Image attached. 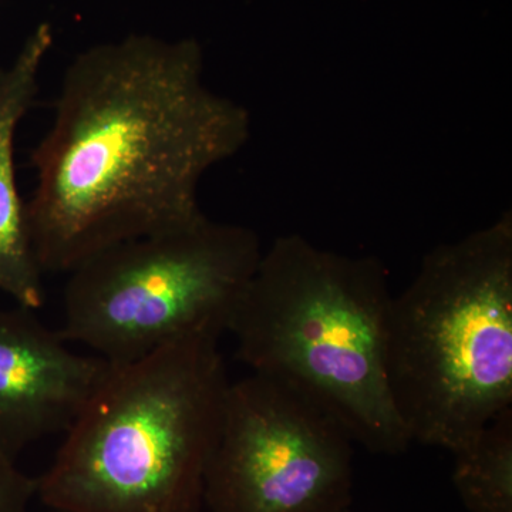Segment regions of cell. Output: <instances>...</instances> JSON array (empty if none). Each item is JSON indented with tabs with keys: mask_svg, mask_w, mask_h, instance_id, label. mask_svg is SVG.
Instances as JSON below:
<instances>
[{
	"mask_svg": "<svg viewBox=\"0 0 512 512\" xmlns=\"http://www.w3.org/2000/svg\"><path fill=\"white\" fill-rule=\"evenodd\" d=\"M251 137V117L204 82L195 40L131 35L80 53L33 150L30 235L43 274L204 215L198 188Z\"/></svg>",
	"mask_w": 512,
	"mask_h": 512,
	"instance_id": "obj_1",
	"label": "cell"
},
{
	"mask_svg": "<svg viewBox=\"0 0 512 512\" xmlns=\"http://www.w3.org/2000/svg\"><path fill=\"white\" fill-rule=\"evenodd\" d=\"M392 298L376 256L284 235L262 252L228 332L254 375L301 394L370 453L399 456L412 440L387 382Z\"/></svg>",
	"mask_w": 512,
	"mask_h": 512,
	"instance_id": "obj_2",
	"label": "cell"
},
{
	"mask_svg": "<svg viewBox=\"0 0 512 512\" xmlns=\"http://www.w3.org/2000/svg\"><path fill=\"white\" fill-rule=\"evenodd\" d=\"M200 333L113 365L37 477L60 512H200L229 380Z\"/></svg>",
	"mask_w": 512,
	"mask_h": 512,
	"instance_id": "obj_3",
	"label": "cell"
},
{
	"mask_svg": "<svg viewBox=\"0 0 512 512\" xmlns=\"http://www.w3.org/2000/svg\"><path fill=\"white\" fill-rule=\"evenodd\" d=\"M390 394L412 443L453 453L512 407V214L431 249L387 315Z\"/></svg>",
	"mask_w": 512,
	"mask_h": 512,
	"instance_id": "obj_4",
	"label": "cell"
},
{
	"mask_svg": "<svg viewBox=\"0 0 512 512\" xmlns=\"http://www.w3.org/2000/svg\"><path fill=\"white\" fill-rule=\"evenodd\" d=\"M251 228L212 221L123 242L70 272L60 335L113 365L228 332L262 256Z\"/></svg>",
	"mask_w": 512,
	"mask_h": 512,
	"instance_id": "obj_5",
	"label": "cell"
},
{
	"mask_svg": "<svg viewBox=\"0 0 512 512\" xmlns=\"http://www.w3.org/2000/svg\"><path fill=\"white\" fill-rule=\"evenodd\" d=\"M353 440L301 394L254 375L229 383L204 480L211 512H345Z\"/></svg>",
	"mask_w": 512,
	"mask_h": 512,
	"instance_id": "obj_6",
	"label": "cell"
},
{
	"mask_svg": "<svg viewBox=\"0 0 512 512\" xmlns=\"http://www.w3.org/2000/svg\"><path fill=\"white\" fill-rule=\"evenodd\" d=\"M110 367L103 357L73 352L33 309H0V446L16 458L66 433Z\"/></svg>",
	"mask_w": 512,
	"mask_h": 512,
	"instance_id": "obj_7",
	"label": "cell"
},
{
	"mask_svg": "<svg viewBox=\"0 0 512 512\" xmlns=\"http://www.w3.org/2000/svg\"><path fill=\"white\" fill-rule=\"evenodd\" d=\"M52 45V26L42 23L12 64L0 69V292L33 311L45 303V288L30 235L28 202L20 197L16 180L15 138L35 104L39 73Z\"/></svg>",
	"mask_w": 512,
	"mask_h": 512,
	"instance_id": "obj_8",
	"label": "cell"
},
{
	"mask_svg": "<svg viewBox=\"0 0 512 512\" xmlns=\"http://www.w3.org/2000/svg\"><path fill=\"white\" fill-rule=\"evenodd\" d=\"M453 484L470 512H512V407L454 450Z\"/></svg>",
	"mask_w": 512,
	"mask_h": 512,
	"instance_id": "obj_9",
	"label": "cell"
},
{
	"mask_svg": "<svg viewBox=\"0 0 512 512\" xmlns=\"http://www.w3.org/2000/svg\"><path fill=\"white\" fill-rule=\"evenodd\" d=\"M37 497V478L16 466V458L0 446V512H28Z\"/></svg>",
	"mask_w": 512,
	"mask_h": 512,
	"instance_id": "obj_10",
	"label": "cell"
},
{
	"mask_svg": "<svg viewBox=\"0 0 512 512\" xmlns=\"http://www.w3.org/2000/svg\"><path fill=\"white\" fill-rule=\"evenodd\" d=\"M50 512H60V511H52V510H50Z\"/></svg>",
	"mask_w": 512,
	"mask_h": 512,
	"instance_id": "obj_11",
	"label": "cell"
},
{
	"mask_svg": "<svg viewBox=\"0 0 512 512\" xmlns=\"http://www.w3.org/2000/svg\"><path fill=\"white\" fill-rule=\"evenodd\" d=\"M345 512H352V511L348 510V511H345Z\"/></svg>",
	"mask_w": 512,
	"mask_h": 512,
	"instance_id": "obj_12",
	"label": "cell"
}]
</instances>
